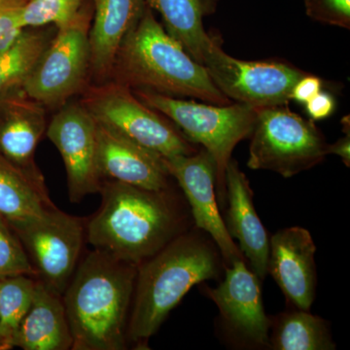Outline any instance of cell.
<instances>
[{
    "label": "cell",
    "mask_w": 350,
    "mask_h": 350,
    "mask_svg": "<svg viewBox=\"0 0 350 350\" xmlns=\"http://www.w3.org/2000/svg\"><path fill=\"white\" fill-rule=\"evenodd\" d=\"M59 295L36 283L31 308L14 336L11 347L24 350H66L72 347L68 317Z\"/></svg>",
    "instance_id": "cell-19"
},
{
    "label": "cell",
    "mask_w": 350,
    "mask_h": 350,
    "mask_svg": "<svg viewBox=\"0 0 350 350\" xmlns=\"http://www.w3.org/2000/svg\"><path fill=\"white\" fill-rule=\"evenodd\" d=\"M36 283L29 275L0 280V350L12 349L14 336L31 308Z\"/></svg>",
    "instance_id": "cell-24"
},
{
    "label": "cell",
    "mask_w": 350,
    "mask_h": 350,
    "mask_svg": "<svg viewBox=\"0 0 350 350\" xmlns=\"http://www.w3.org/2000/svg\"><path fill=\"white\" fill-rule=\"evenodd\" d=\"M269 347L275 350H333L328 323L310 310L294 308L271 320Z\"/></svg>",
    "instance_id": "cell-22"
},
{
    "label": "cell",
    "mask_w": 350,
    "mask_h": 350,
    "mask_svg": "<svg viewBox=\"0 0 350 350\" xmlns=\"http://www.w3.org/2000/svg\"><path fill=\"white\" fill-rule=\"evenodd\" d=\"M308 117L312 121H320L330 117L336 109V100L331 94L319 92L306 103Z\"/></svg>",
    "instance_id": "cell-30"
},
{
    "label": "cell",
    "mask_w": 350,
    "mask_h": 350,
    "mask_svg": "<svg viewBox=\"0 0 350 350\" xmlns=\"http://www.w3.org/2000/svg\"><path fill=\"white\" fill-rule=\"evenodd\" d=\"M317 246L301 227L285 228L269 238L268 273L294 308L310 310L317 295Z\"/></svg>",
    "instance_id": "cell-14"
},
{
    "label": "cell",
    "mask_w": 350,
    "mask_h": 350,
    "mask_svg": "<svg viewBox=\"0 0 350 350\" xmlns=\"http://www.w3.org/2000/svg\"><path fill=\"white\" fill-rule=\"evenodd\" d=\"M93 20L89 32L91 79L94 84L109 81L113 64L133 25L144 12L145 0H92Z\"/></svg>",
    "instance_id": "cell-18"
},
{
    "label": "cell",
    "mask_w": 350,
    "mask_h": 350,
    "mask_svg": "<svg viewBox=\"0 0 350 350\" xmlns=\"http://www.w3.org/2000/svg\"><path fill=\"white\" fill-rule=\"evenodd\" d=\"M46 135L63 158L69 198L77 202L100 192L96 122L80 103H66L48 124Z\"/></svg>",
    "instance_id": "cell-11"
},
{
    "label": "cell",
    "mask_w": 350,
    "mask_h": 350,
    "mask_svg": "<svg viewBox=\"0 0 350 350\" xmlns=\"http://www.w3.org/2000/svg\"><path fill=\"white\" fill-rule=\"evenodd\" d=\"M93 15V2L87 0L72 19L57 27L52 41L23 83L25 93L46 108L59 109L89 86V32Z\"/></svg>",
    "instance_id": "cell-6"
},
{
    "label": "cell",
    "mask_w": 350,
    "mask_h": 350,
    "mask_svg": "<svg viewBox=\"0 0 350 350\" xmlns=\"http://www.w3.org/2000/svg\"><path fill=\"white\" fill-rule=\"evenodd\" d=\"M137 266L96 250L69 282L63 301L73 350L125 349Z\"/></svg>",
    "instance_id": "cell-1"
},
{
    "label": "cell",
    "mask_w": 350,
    "mask_h": 350,
    "mask_svg": "<svg viewBox=\"0 0 350 350\" xmlns=\"http://www.w3.org/2000/svg\"><path fill=\"white\" fill-rule=\"evenodd\" d=\"M217 306L226 330L250 347H269L271 319L262 305L260 278L238 260L226 268L224 280L216 288L204 287Z\"/></svg>",
    "instance_id": "cell-13"
},
{
    "label": "cell",
    "mask_w": 350,
    "mask_h": 350,
    "mask_svg": "<svg viewBox=\"0 0 350 350\" xmlns=\"http://www.w3.org/2000/svg\"><path fill=\"white\" fill-rule=\"evenodd\" d=\"M87 0H27L22 9V23L27 27H62L69 22Z\"/></svg>",
    "instance_id": "cell-25"
},
{
    "label": "cell",
    "mask_w": 350,
    "mask_h": 350,
    "mask_svg": "<svg viewBox=\"0 0 350 350\" xmlns=\"http://www.w3.org/2000/svg\"><path fill=\"white\" fill-rule=\"evenodd\" d=\"M110 80L131 90L194 98L213 105L232 103L214 84L206 66L165 31L147 4L120 46Z\"/></svg>",
    "instance_id": "cell-2"
},
{
    "label": "cell",
    "mask_w": 350,
    "mask_h": 350,
    "mask_svg": "<svg viewBox=\"0 0 350 350\" xmlns=\"http://www.w3.org/2000/svg\"><path fill=\"white\" fill-rule=\"evenodd\" d=\"M322 88H323V81L321 78L306 73L295 84L290 94V100L306 105L308 100H312L313 96L321 92Z\"/></svg>",
    "instance_id": "cell-29"
},
{
    "label": "cell",
    "mask_w": 350,
    "mask_h": 350,
    "mask_svg": "<svg viewBox=\"0 0 350 350\" xmlns=\"http://www.w3.org/2000/svg\"><path fill=\"white\" fill-rule=\"evenodd\" d=\"M217 250L202 234L188 232L140 264L126 338L148 340L191 288L217 278L222 266Z\"/></svg>",
    "instance_id": "cell-4"
},
{
    "label": "cell",
    "mask_w": 350,
    "mask_h": 350,
    "mask_svg": "<svg viewBox=\"0 0 350 350\" xmlns=\"http://www.w3.org/2000/svg\"><path fill=\"white\" fill-rule=\"evenodd\" d=\"M46 110L22 86L0 94V156L38 176L34 154L47 130Z\"/></svg>",
    "instance_id": "cell-16"
},
{
    "label": "cell",
    "mask_w": 350,
    "mask_h": 350,
    "mask_svg": "<svg viewBox=\"0 0 350 350\" xmlns=\"http://www.w3.org/2000/svg\"><path fill=\"white\" fill-rule=\"evenodd\" d=\"M204 66L216 87L230 100L262 108L288 105L297 82L306 72L278 61H241L228 55L214 38Z\"/></svg>",
    "instance_id": "cell-9"
},
{
    "label": "cell",
    "mask_w": 350,
    "mask_h": 350,
    "mask_svg": "<svg viewBox=\"0 0 350 350\" xmlns=\"http://www.w3.org/2000/svg\"><path fill=\"white\" fill-rule=\"evenodd\" d=\"M165 163L170 176L183 190L196 226L211 236L226 268L238 260H244L218 209L216 165L213 156L202 148L192 155L165 158Z\"/></svg>",
    "instance_id": "cell-12"
},
{
    "label": "cell",
    "mask_w": 350,
    "mask_h": 350,
    "mask_svg": "<svg viewBox=\"0 0 350 350\" xmlns=\"http://www.w3.org/2000/svg\"><path fill=\"white\" fill-rule=\"evenodd\" d=\"M226 200L229 204L225 223L228 232L238 239L253 273L264 280L268 275L269 234L255 209L250 180L234 160L230 161L226 170Z\"/></svg>",
    "instance_id": "cell-17"
},
{
    "label": "cell",
    "mask_w": 350,
    "mask_h": 350,
    "mask_svg": "<svg viewBox=\"0 0 350 350\" xmlns=\"http://www.w3.org/2000/svg\"><path fill=\"white\" fill-rule=\"evenodd\" d=\"M56 32L55 25L27 27L18 42L0 55V94L22 86Z\"/></svg>",
    "instance_id": "cell-23"
},
{
    "label": "cell",
    "mask_w": 350,
    "mask_h": 350,
    "mask_svg": "<svg viewBox=\"0 0 350 350\" xmlns=\"http://www.w3.org/2000/svg\"><path fill=\"white\" fill-rule=\"evenodd\" d=\"M306 15L317 22L350 29V0H304Z\"/></svg>",
    "instance_id": "cell-28"
},
{
    "label": "cell",
    "mask_w": 350,
    "mask_h": 350,
    "mask_svg": "<svg viewBox=\"0 0 350 350\" xmlns=\"http://www.w3.org/2000/svg\"><path fill=\"white\" fill-rule=\"evenodd\" d=\"M250 170H271L284 178L317 167L328 156V144L314 121L288 105L258 109L250 135Z\"/></svg>",
    "instance_id": "cell-7"
},
{
    "label": "cell",
    "mask_w": 350,
    "mask_h": 350,
    "mask_svg": "<svg viewBox=\"0 0 350 350\" xmlns=\"http://www.w3.org/2000/svg\"><path fill=\"white\" fill-rule=\"evenodd\" d=\"M147 107L174 124L192 144L202 145L216 165V195L225 206L226 170L234 147L250 137L258 109L244 103L218 105L165 96L149 90H133Z\"/></svg>",
    "instance_id": "cell-5"
},
{
    "label": "cell",
    "mask_w": 350,
    "mask_h": 350,
    "mask_svg": "<svg viewBox=\"0 0 350 350\" xmlns=\"http://www.w3.org/2000/svg\"><path fill=\"white\" fill-rule=\"evenodd\" d=\"M54 206L44 177L25 172L0 156V215L11 227Z\"/></svg>",
    "instance_id": "cell-21"
},
{
    "label": "cell",
    "mask_w": 350,
    "mask_h": 350,
    "mask_svg": "<svg viewBox=\"0 0 350 350\" xmlns=\"http://www.w3.org/2000/svg\"><path fill=\"white\" fill-rule=\"evenodd\" d=\"M17 275L36 276L29 258L16 232L0 215V280Z\"/></svg>",
    "instance_id": "cell-26"
},
{
    "label": "cell",
    "mask_w": 350,
    "mask_h": 350,
    "mask_svg": "<svg viewBox=\"0 0 350 350\" xmlns=\"http://www.w3.org/2000/svg\"><path fill=\"white\" fill-rule=\"evenodd\" d=\"M4 1V0H0V2Z\"/></svg>",
    "instance_id": "cell-32"
},
{
    "label": "cell",
    "mask_w": 350,
    "mask_h": 350,
    "mask_svg": "<svg viewBox=\"0 0 350 350\" xmlns=\"http://www.w3.org/2000/svg\"><path fill=\"white\" fill-rule=\"evenodd\" d=\"M27 1L4 0L0 2V55L10 50L24 33L22 9Z\"/></svg>",
    "instance_id": "cell-27"
},
{
    "label": "cell",
    "mask_w": 350,
    "mask_h": 350,
    "mask_svg": "<svg viewBox=\"0 0 350 350\" xmlns=\"http://www.w3.org/2000/svg\"><path fill=\"white\" fill-rule=\"evenodd\" d=\"M41 282L63 294L75 273L84 241L83 219L51 206L38 217L11 227Z\"/></svg>",
    "instance_id": "cell-10"
},
{
    "label": "cell",
    "mask_w": 350,
    "mask_h": 350,
    "mask_svg": "<svg viewBox=\"0 0 350 350\" xmlns=\"http://www.w3.org/2000/svg\"><path fill=\"white\" fill-rule=\"evenodd\" d=\"M347 118L342 120L344 123V131L345 133V137L340 138L334 144L328 145V155L329 154H334L342 158V162L347 167H350V131H349V122L347 123Z\"/></svg>",
    "instance_id": "cell-31"
},
{
    "label": "cell",
    "mask_w": 350,
    "mask_h": 350,
    "mask_svg": "<svg viewBox=\"0 0 350 350\" xmlns=\"http://www.w3.org/2000/svg\"><path fill=\"white\" fill-rule=\"evenodd\" d=\"M101 204L86 224L96 250L139 266L178 236L180 216L167 190L103 181Z\"/></svg>",
    "instance_id": "cell-3"
},
{
    "label": "cell",
    "mask_w": 350,
    "mask_h": 350,
    "mask_svg": "<svg viewBox=\"0 0 350 350\" xmlns=\"http://www.w3.org/2000/svg\"><path fill=\"white\" fill-rule=\"evenodd\" d=\"M80 103L98 123L163 158L192 155L198 151L172 122L147 107L133 90L120 83L109 80L88 86Z\"/></svg>",
    "instance_id": "cell-8"
},
{
    "label": "cell",
    "mask_w": 350,
    "mask_h": 350,
    "mask_svg": "<svg viewBox=\"0 0 350 350\" xmlns=\"http://www.w3.org/2000/svg\"><path fill=\"white\" fill-rule=\"evenodd\" d=\"M98 167L101 178L152 191L169 190L165 158L96 122Z\"/></svg>",
    "instance_id": "cell-15"
},
{
    "label": "cell",
    "mask_w": 350,
    "mask_h": 350,
    "mask_svg": "<svg viewBox=\"0 0 350 350\" xmlns=\"http://www.w3.org/2000/svg\"><path fill=\"white\" fill-rule=\"evenodd\" d=\"M219 0H145L162 17L165 31L198 63L204 66V55L215 36L207 33L204 18L216 11Z\"/></svg>",
    "instance_id": "cell-20"
}]
</instances>
